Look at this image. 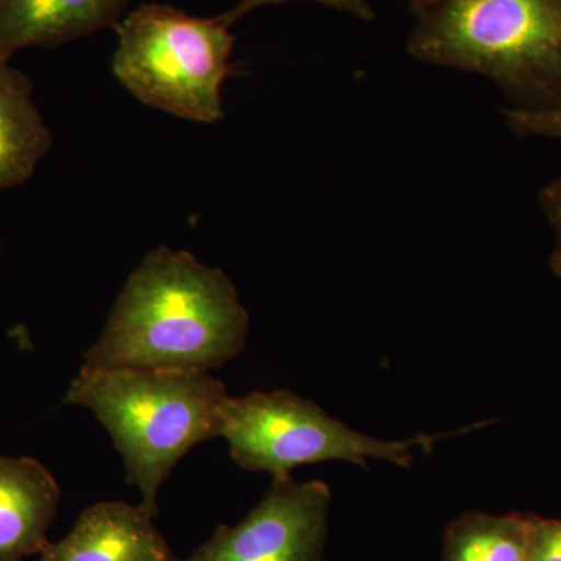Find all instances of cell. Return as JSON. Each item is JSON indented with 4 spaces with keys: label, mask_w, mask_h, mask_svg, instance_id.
<instances>
[{
    "label": "cell",
    "mask_w": 561,
    "mask_h": 561,
    "mask_svg": "<svg viewBox=\"0 0 561 561\" xmlns=\"http://www.w3.org/2000/svg\"><path fill=\"white\" fill-rule=\"evenodd\" d=\"M249 332L227 273L161 245L125 280L81 368L210 371L245 350Z\"/></svg>",
    "instance_id": "6da1fadb"
},
{
    "label": "cell",
    "mask_w": 561,
    "mask_h": 561,
    "mask_svg": "<svg viewBox=\"0 0 561 561\" xmlns=\"http://www.w3.org/2000/svg\"><path fill=\"white\" fill-rule=\"evenodd\" d=\"M227 387L210 371L80 368L66 404L94 413L124 460L127 481L151 516L158 493L194 446L219 437Z\"/></svg>",
    "instance_id": "7a4b0ae2"
},
{
    "label": "cell",
    "mask_w": 561,
    "mask_h": 561,
    "mask_svg": "<svg viewBox=\"0 0 561 561\" xmlns=\"http://www.w3.org/2000/svg\"><path fill=\"white\" fill-rule=\"evenodd\" d=\"M408 50L481 73L513 108L561 106V0H435L419 13Z\"/></svg>",
    "instance_id": "3957f363"
},
{
    "label": "cell",
    "mask_w": 561,
    "mask_h": 561,
    "mask_svg": "<svg viewBox=\"0 0 561 561\" xmlns=\"http://www.w3.org/2000/svg\"><path fill=\"white\" fill-rule=\"evenodd\" d=\"M114 77L144 105L192 122L224 117L221 87L236 38L217 18L142 3L116 27Z\"/></svg>",
    "instance_id": "277c9868"
},
{
    "label": "cell",
    "mask_w": 561,
    "mask_h": 561,
    "mask_svg": "<svg viewBox=\"0 0 561 561\" xmlns=\"http://www.w3.org/2000/svg\"><path fill=\"white\" fill-rule=\"evenodd\" d=\"M219 437L230 446L231 459L247 471L272 479L294 468L324 461H348L368 468V460L411 468L413 451L432 453L445 435L420 434L408 440H379L351 430L319 405L289 390L228 394L220 405Z\"/></svg>",
    "instance_id": "5b68a950"
},
{
    "label": "cell",
    "mask_w": 561,
    "mask_h": 561,
    "mask_svg": "<svg viewBox=\"0 0 561 561\" xmlns=\"http://www.w3.org/2000/svg\"><path fill=\"white\" fill-rule=\"evenodd\" d=\"M330 505L327 482L272 479L271 490L241 523L220 524L180 561H321Z\"/></svg>",
    "instance_id": "8992f818"
},
{
    "label": "cell",
    "mask_w": 561,
    "mask_h": 561,
    "mask_svg": "<svg viewBox=\"0 0 561 561\" xmlns=\"http://www.w3.org/2000/svg\"><path fill=\"white\" fill-rule=\"evenodd\" d=\"M39 561H180L142 505L98 502L62 540L47 542Z\"/></svg>",
    "instance_id": "52a82bcc"
},
{
    "label": "cell",
    "mask_w": 561,
    "mask_h": 561,
    "mask_svg": "<svg viewBox=\"0 0 561 561\" xmlns=\"http://www.w3.org/2000/svg\"><path fill=\"white\" fill-rule=\"evenodd\" d=\"M133 0H2L0 58L116 28Z\"/></svg>",
    "instance_id": "ba28073f"
},
{
    "label": "cell",
    "mask_w": 561,
    "mask_h": 561,
    "mask_svg": "<svg viewBox=\"0 0 561 561\" xmlns=\"http://www.w3.org/2000/svg\"><path fill=\"white\" fill-rule=\"evenodd\" d=\"M60 496L38 460L0 456V561H22L46 548Z\"/></svg>",
    "instance_id": "9c48e42d"
},
{
    "label": "cell",
    "mask_w": 561,
    "mask_h": 561,
    "mask_svg": "<svg viewBox=\"0 0 561 561\" xmlns=\"http://www.w3.org/2000/svg\"><path fill=\"white\" fill-rule=\"evenodd\" d=\"M54 136L33 101L25 73L0 58V191L32 179Z\"/></svg>",
    "instance_id": "30bf717a"
},
{
    "label": "cell",
    "mask_w": 561,
    "mask_h": 561,
    "mask_svg": "<svg viewBox=\"0 0 561 561\" xmlns=\"http://www.w3.org/2000/svg\"><path fill=\"white\" fill-rule=\"evenodd\" d=\"M530 518L468 512L449 524L442 561H526Z\"/></svg>",
    "instance_id": "8fae6325"
},
{
    "label": "cell",
    "mask_w": 561,
    "mask_h": 561,
    "mask_svg": "<svg viewBox=\"0 0 561 561\" xmlns=\"http://www.w3.org/2000/svg\"><path fill=\"white\" fill-rule=\"evenodd\" d=\"M286 2H294V0H238L234 7L216 18L221 24L231 28L236 22L241 21L251 11ZM309 2L321 3V5L330 7L332 10L343 11V13H348L362 21H373L376 18L375 10H373L368 0H309Z\"/></svg>",
    "instance_id": "7c38bea8"
},
{
    "label": "cell",
    "mask_w": 561,
    "mask_h": 561,
    "mask_svg": "<svg viewBox=\"0 0 561 561\" xmlns=\"http://www.w3.org/2000/svg\"><path fill=\"white\" fill-rule=\"evenodd\" d=\"M504 116L508 128L523 138L561 139V106L549 110L511 108L504 111Z\"/></svg>",
    "instance_id": "4fadbf2b"
},
{
    "label": "cell",
    "mask_w": 561,
    "mask_h": 561,
    "mask_svg": "<svg viewBox=\"0 0 561 561\" xmlns=\"http://www.w3.org/2000/svg\"><path fill=\"white\" fill-rule=\"evenodd\" d=\"M530 518L529 551L526 561H561V522Z\"/></svg>",
    "instance_id": "5bb4252c"
},
{
    "label": "cell",
    "mask_w": 561,
    "mask_h": 561,
    "mask_svg": "<svg viewBox=\"0 0 561 561\" xmlns=\"http://www.w3.org/2000/svg\"><path fill=\"white\" fill-rule=\"evenodd\" d=\"M540 205L556 231L557 243L551 256V267L561 278V176L541 191Z\"/></svg>",
    "instance_id": "9a60e30c"
},
{
    "label": "cell",
    "mask_w": 561,
    "mask_h": 561,
    "mask_svg": "<svg viewBox=\"0 0 561 561\" xmlns=\"http://www.w3.org/2000/svg\"><path fill=\"white\" fill-rule=\"evenodd\" d=\"M409 5L412 7V10L415 11L416 14L421 13V11H424L427 9V7H431L432 3L435 2V0H408Z\"/></svg>",
    "instance_id": "2e32d148"
},
{
    "label": "cell",
    "mask_w": 561,
    "mask_h": 561,
    "mask_svg": "<svg viewBox=\"0 0 561 561\" xmlns=\"http://www.w3.org/2000/svg\"><path fill=\"white\" fill-rule=\"evenodd\" d=\"M0 2H2V0H0Z\"/></svg>",
    "instance_id": "e0dca14e"
}]
</instances>
